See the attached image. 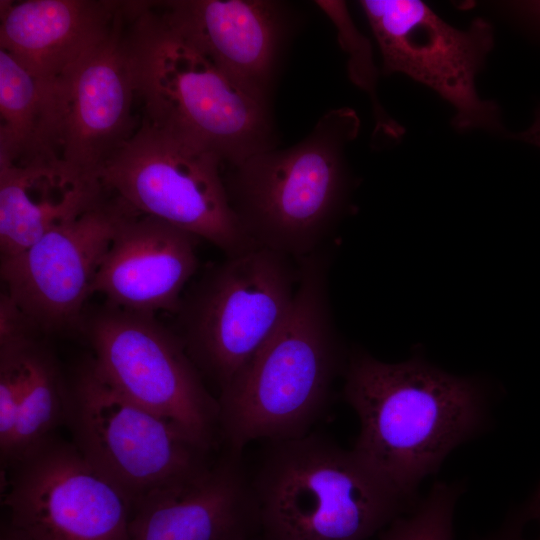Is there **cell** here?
Wrapping results in <instances>:
<instances>
[{"label": "cell", "instance_id": "cell-18", "mask_svg": "<svg viewBox=\"0 0 540 540\" xmlns=\"http://www.w3.org/2000/svg\"><path fill=\"white\" fill-rule=\"evenodd\" d=\"M67 375L37 335L0 343V456L9 469L66 422Z\"/></svg>", "mask_w": 540, "mask_h": 540}, {"label": "cell", "instance_id": "cell-6", "mask_svg": "<svg viewBox=\"0 0 540 540\" xmlns=\"http://www.w3.org/2000/svg\"><path fill=\"white\" fill-rule=\"evenodd\" d=\"M65 425L83 457L132 505L198 476L214 461L212 449L122 393L92 355L67 375Z\"/></svg>", "mask_w": 540, "mask_h": 540}, {"label": "cell", "instance_id": "cell-17", "mask_svg": "<svg viewBox=\"0 0 540 540\" xmlns=\"http://www.w3.org/2000/svg\"><path fill=\"white\" fill-rule=\"evenodd\" d=\"M122 1H0V49L36 75L64 82L111 28Z\"/></svg>", "mask_w": 540, "mask_h": 540}, {"label": "cell", "instance_id": "cell-13", "mask_svg": "<svg viewBox=\"0 0 540 540\" xmlns=\"http://www.w3.org/2000/svg\"><path fill=\"white\" fill-rule=\"evenodd\" d=\"M66 81L62 159L98 176L133 135L137 98L124 1L109 31L73 67Z\"/></svg>", "mask_w": 540, "mask_h": 540}, {"label": "cell", "instance_id": "cell-11", "mask_svg": "<svg viewBox=\"0 0 540 540\" xmlns=\"http://www.w3.org/2000/svg\"><path fill=\"white\" fill-rule=\"evenodd\" d=\"M7 520L31 540H130L132 503L57 435L8 469Z\"/></svg>", "mask_w": 540, "mask_h": 540}, {"label": "cell", "instance_id": "cell-9", "mask_svg": "<svg viewBox=\"0 0 540 540\" xmlns=\"http://www.w3.org/2000/svg\"><path fill=\"white\" fill-rule=\"evenodd\" d=\"M382 56L385 75L403 74L445 100L459 131L505 134L500 107L482 98L476 77L495 44L492 25L475 18L459 29L418 0H362Z\"/></svg>", "mask_w": 540, "mask_h": 540}, {"label": "cell", "instance_id": "cell-12", "mask_svg": "<svg viewBox=\"0 0 540 540\" xmlns=\"http://www.w3.org/2000/svg\"><path fill=\"white\" fill-rule=\"evenodd\" d=\"M127 205L107 191L95 206L1 260L4 291L37 332L80 325L86 300Z\"/></svg>", "mask_w": 540, "mask_h": 540}, {"label": "cell", "instance_id": "cell-24", "mask_svg": "<svg viewBox=\"0 0 540 540\" xmlns=\"http://www.w3.org/2000/svg\"><path fill=\"white\" fill-rule=\"evenodd\" d=\"M512 137L540 148V107L535 113L532 124L526 130L513 134Z\"/></svg>", "mask_w": 540, "mask_h": 540}, {"label": "cell", "instance_id": "cell-4", "mask_svg": "<svg viewBox=\"0 0 540 540\" xmlns=\"http://www.w3.org/2000/svg\"><path fill=\"white\" fill-rule=\"evenodd\" d=\"M267 447L250 475L263 540H369L417 503L315 432Z\"/></svg>", "mask_w": 540, "mask_h": 540}, {"label": "cell", "instance_id": "cell-3", "mask_svg": "<svg viewBox=\"0 0 540 540\" xmlns=\"http://www.w3.org/2000/svg\"><path fill=\"white\" fill-rule=\"evenodd\" d=\"M359 128L352 108L331 109L296 145L230 166V204L257 246L297 261L324 249L348 200L345 152Z\"/></svg>", "mask_w": 540, "mask_h": 540}, {"label": "cell", "instance_id": "cell-26", "mask_svg": "<svg viewBox=\"0 0 540 540\" xmlns=\"http://www.w3.org/2000/svg\"><path fill=\"white\" fill-rule=\"evenodd\" d=\"M0 540H31L24 532L12 525L7 519L2 522Z\"/></svg>", "mask_w": 540, "mask_h": 540}, {"label": "cell", "instance_id": "cell-20", "mask_svg": "<svg viewBox=\"0 0 540 540\" xmlns=\"http://www.w3.org/2000/svg\"><path fill=\"white\" fill-rule=\"evenodd\" d=\"M65 118L66 82L46 80L0 49V163L62 159Z\"/></svg>", "mask_w": 540, "mask_h": 540}, {"label": "cell", "instance_id": "cell-15", "mask_svg": "<svg viewBox=\"0 0 540 540\" xmlns=\"http://www.w3.org/2000/svg\"><path fill=\"white\" fill-rule=\"evenodd\" d=\"M196 240L127 205L95 276L92 294L127 311L176 314L182 292L198 268Z\"/></svg>", "mask_w": 540, "mask_h": 540}, {"label": "cell", "instance_id": "cell-22", "mask_svg": "<svg viewBox=\"0 0 540 540\" xmlns=\"http://www.w3.org/2000/svg\"><path fill=\"white\" fill-rule=\"evenodd\" d=\"M316 4L337 27L340 45L349 54L350 78L368 93L372 101L376 131L380 130V134L397 142L403 134V128L386 114L377 98V73L369 41L356 29L344 2L317 1Z\"/></svg>", "mask_w": 540, "mask_h": 540}, {"label": "cell", "instance_id": "cell-14", "mask_svg": "<svg viewBox=\"0 0 540 540\" xmlns=\"http://www.w3.org/2000/svg\"><path fill=\"white\" fill-rule=\"evenodd\" d=\"M130 540H256L261 537L242 453L224 449L200 475L132 505Z\"/></svg>", "mask_w": 540, "mask_h": 540}, {"label": "cell", "instance_id": "cell-23", "mask_svg": "<svg viewBox=\"0 0 540 540\" xmlns=\"http://www.w3.org/2000/svg\"><path fill=\"white\" fill-rule=\"evenodd\" d=\"M528 520V514L523 507L510 514L499 528L481 540H519L526 529Z\"/></svg>", "mask_w": 540, "mask_h": 540}, {"label": "cell", "instance_id": "cell-1", "mask_svg": "<svg viewBox=\"0 0 540 540\" xmlns=\"http://www.w3.org/2000/svg\"><path fill=\"white\" fill-rule=\"evenodd\" d=\"M343 373L344 399L360 423L352 449L412 502L422 481L487 426L484 387L422 358L386 363L355 350Z\"/></svg>", "mask_w": 540, "mask_h": 540}, {"label": "cell", "instance_id": "cell-5", "mask_svg": "<svg viewBox=\"0 0 540 540\" xmlns=\"http://www.w3.org/2000/svg\"><path fill=\"white\" fill-rule=\"evenodd\" d=\"M143 118L216 153L229 166L272 148L267 107L175 32L151 1H125Z\"/></svg>", "mask_w": 540, "mask_h": 540}, {"label": "cell", "instance_id": "cell-25", "mask_svg": "<svg viewBox=\"0 0 540 540\" xmlns=\"http://www.w3.org/2000/svg\"><path fill=\"white\" fill-rule=\"evenodd\" d=\"M526 506L528 508L531 521L535 522L538 526L537 536L531 540H540V485L538 486L535 494L532 496ZM519 540H526L524 533L521 535Z\"/></svg>", "mask_w": 540, "mask_h": 540}, {"label": "cell", "instance_id": "cell-8", "mask_svg": "<svg viewBox=\"0 0 540 540\" xmlns=\"http://www.w3.org/2000/svg\"><path fill=\"white\" fill-rule=\"evenodd\" d=\"M223 164L206 147L142 118L98 176L135 211L204 239L230 257L257 245L230 204Z\"/></svg>", "mask_w": 540, "mask_h": 540}, {"label": "cell", "instance_id": "cell-21", "mask_svg": "<svg viewBox=\"0 0 540 540\" xmlns=\"http://www.w3.org/2000/svg\"><path fill=\"white\" fill-rule=\"evenodd\" d=\"M460 494L456 485L435 482L423 499L369 540H454Z\"/></svg>", "mask_w": 540, "mask_h": 540}, {"label": "cell", "instance_id": "cell-19", "mask_svg": "<svg viewBox=\"0 0 540 540\" xmlns=\"http://www.w3.org/2000/svg\"><path fill=\"white\" fill-rule=\"evenodd\" d=\"M106 193L99 177L62 159L23 166L0 163L1 260L92 208Z\"/></svg>", "mask_w": 540, "mask_h": 540}, {"label": "cell", "instance_id": "cell-16", "mask_svg": "<svg viewBox=\"0 0 540 540\" xmlns=\"http://www.w3.org/2000/svg\"><path fill=\"white\" fill-rule=\"evenodd\" d=\"M162 19L237 87L266 106L283 33L277 2L151 1Z\"/></svg>", "mask_w": 540, "mask_h": 540}, {"label": "cell", "instance_id": "cell-2", "mask_svg": "<svg viewBox=\"0 0 540 540\" xmlns=\"http://www.w3.org/2000/svg\"><path fill=\"white\" fill-rule=\"evenodd\" d=\"M292 308L279 329L219 392L218 430L225 449L310 433L345 370L328 292L324 249L298 261Z\"/></svg>", "mask_w": 540, "mask_h": 540}, {"label": "cell", "instance_id": "cell-10", "mask_svg": "<svg viewBox=\"0 0 540 540\" xmlns=\"http://www.w3.org/2000/svg\"><path fill=\"white\" fill-rule=\"evenodd\" d=\"M92 357L127 397L214 449L219 405L180 337L155 315L105 305L82 318Z\"/></svg>", "mask_w": 540, "mask_h": 540}, {"label": "cell", "instance_id": "cell-27", "mask_svg": "<svg viewBox=\"0 0 540 540\" xmlns=\"http://www.w3.org/2000/svg\"><path fill=\"white\" fill-rule=\"evenodd\" d=\"M256 540H263L262 537L257 538Z\"/></svg>", "mask_w": 540, "mask_h": 540}, {"label": "cell", "instance_id": "cell-7", "mask_svg": "<svg viewBox=\"0 0 540 540\" xmlns=\"http://www.w3.org/2000/svg\"><path fill=\"white\" fill-rule=\"evenodd\" d=\"M291 261L256 246L210 268L182 297L175 332L219 392L286 320L299 278Z\"/></svg>", "mask_w": 540, "mask_h": 540}]
</instances>
